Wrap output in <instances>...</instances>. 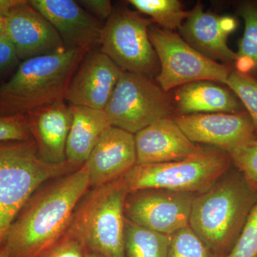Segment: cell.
Masks as SVG:
<instances>
[{"label": "cell", "instance_id": "1", "mask_svg": "<svg viewBox=\"0 0 257 257\" xmlns=\"http://www.w3.org/2000/svg\"><path fill=\"white\" fill-rule=\"evenodd\" d=\"M90 189L85 165L52 179L34 192L10 226L3 246L9 257H37L67 231Z\"/></svg>", "mask_w": 257, "mask_h": 257}, {"label": "cell", "instance_id": "2", "mask_svg": "<svg viewBox=\"0 0 257 257\" xmlns=\"http://www.w3.org/2000/svg\"><path fill=\"white\" fill-rule=\"evenodd\" d=\"M87 52L65 47L24 60L13 77L0 85V116L26 115L64 100L72 77Z\"/></svg>", "mask_w": 257, "mask_h": 257}, {"label": "cell", "instance_id": "3", "mask_svg": "<svg viewBox=\"0 0 257 257\" xmlns=\"http://www.w3.org/2000/svg\"><path fill=\"white\" fill-rule=\"evenodd\" d=\"M81 167L42 160L33 139L0 144V247L10 226L35 191Z\"/></svg>", "mask_w": 257, "mask_h": 257}, {"label": "cell", "instance_id": "4", "mask_svg": "<svg viewBox=\"0 0 257 257\" xmlns=\"http://www.w3.org/2000/svg\"><path fill=\"white\" fill-rule=\"evenodd\" d=\"M128 194L122 177L92 188L82 197L67 232L88 251L104 257H125L124 204Z\"/></svg>", "mask_w": 257, "mask_h": 257}, {"label": "cell", "instance_id": "5", "mask_svg": "<svg viewBox=\"0 0 257 257\" xmlns=\"http://www.w3.org/2000/svg\"><path fill=\"white\" fill-rule=\"evenodd\" d=\"M251 189L227 179L195 196L189 226L217 256L224 257L241 231L253 207Z\"/></svg>", "mask_w": 257, "mask_h": 257}, {"label": "cell", "instance_id": "6", "mask_svg": "<svg viewBox=\"0 0 257 257\" xmlns=\"http://www.w3.org/2000/svg\"><path fill=\"white\" fill-rule=\"evenodd\" d=\"M231 158L220 150L175 162L136 165L122 177L128 193L148 189L200 194L217 182L229 168Z\"/></svg>", "mask_w": 257, "mask_h": 257}, {"label": "cell", "instance_id": "7", "mask_svg": "<svg viewBox=\"0 0 257 257\" xmlns=\"http://www.w3.org/2000/svg\"><path fill=\"white\" fill-rule=\"evenodd\" d=\"M148 34L160 60L157 81L164 92L196 81L225 84L231 72L229 67L202 55L175 32L150 25Z\"/></svg>", "mask_w": 257, "mask_h": 257}, {"label": "cell", "instance_id": "8", "mask_svg": "<svg viewBox=\"0 0 257 257\" xmlns=\"http://www.w3.org/2000/svg\"><path fill=\"white\" fill-rule=\"evenodd\" d=\"M104 111L111 126L135 135L169 117L172 106L166 92L149 77L124 71Z\"/></svg>", "mask_w": 257, "mask_h": 257}, {"label": "cell", "instance_id": "9", "mask_svg": "<svg viewBox=\"0 0 257 257\" xmlns=\"http://www.w3.org/2000/svg\"><path fill=\"white\" fill-rule=\"evenodd\" d=\"M152 21L128 10L113 11L104 26L101 52L125 72L149 75L157 68V57L149 38Z\"/></svg>", "mask_w": 257, "mask_h": 257}, {"label": "cell", "instance_id": "10", "mask_svg": "<svg viewBox=\"0 0 257 257\" xmlns=\"http://www.w3.org/2000/svg\"><path fill=\"white\" fill-rule=\"evenodd\" d=\"M195 196L159 189L130 192L125 200V218L147 229L172 235L189 226Z\"/></svg>", "mask_w": 257, "mask_h": 257}, {"label": "cell", "instance_id": "11", "mask_svg": "<svg viewBox=\"0 0 257 257\" xmlns=\"http://www.w3.org/2000/svg\"><path fill=\"white\" fill-rule=\"evenodd\" d=\"M175 120L192 143L212 145L229 155L256 139L251 118L243 111L182 115Z\"/></svg>", "mask_w": 257, "mask_h": 257}, {"label": "cell", "instance_id": "12", "mask_svg": "<svg viewBox=\"0 0 257 257\" xmlns=\"http://www.w3.org/2000/svg\"><path fill=\"white\" fill-rule=\"evenodd\" d=\"M123 72L100 50L89 51L72 77L65 99L72 106L104 110Z\"/></svg>", "mask_w": 257, "mask_h": 257}, {"label": "cell", "instance_id": "13", "mask_svg": "<svg viewBox=\"0 0 257 257\" xmlns=\"http://www.w3.org/2000/svg\"><path fill=\"white\" fill-rule=\"evenodd\" d=\"M5 33L13 42L20 60L55 53L65 48L54 27L23 0L5 17Z\"/></svg>", "mask_w": 257, "mask_h": 257}, {"label": "cell", "instance_id": "14", "mask_svg": "<svg viewBox=\"0 0 257 257\" xmlns=\"http://www.w3.org/2000/svg\"><path fill=\"white\" fill-rule=\"evenodd\" d=\"M29 3L48 20L67 48L89 52L100 45L103 27L73 0H30Z\"/></svg>", "mask_w": 257, "mask_h": 257}, {"label": "cell", "instance_id": "15", "mask_svg": "<svg viewBox=\"0 0 257 257\" xmlns=\"http://www.w3.org/2000/svg\"><path fill=\"white\" fill-rule=\"evenodd\" d=\"M90 188L121 178L137 165L135 135L110 126L101 135L85 163Z\"/></svg>", "mask_w": 257, "mask_h": 257}, {"label": "cell", "instance_id": "16", "mask_svg": "<svg viewBox=\"0 0 257 257\" xmlns=\"http://www.w3.org/2000/svg\"><path fill=\"white\" fill-rule=\"evenodd\" d=\"M237 24L232 17L219 16L204 12L201 3L189 11L188 18L179 28L184 41L212 60L235 62L236 54L227 45V37Z\"/></svg>", "mask_w": 257, "mask_h": 257}, {"label": "cell", "instance_id": "17", "mask_svg": "<svg viewBox=\"0 0 257 257\" xmlns=\"http://www.w3.org/2000/svg\"><path fill=\"white\" fill-rule=\"evenodd\" d=\"M137 165L175 162L195 156L205 149L186 136L175 119L163 118L135 135Z\"/></svg>", "mask_w": 257, "mask_h": 257}, {"label": "cell", "instance_id": "18", "mask_svg": "<svg viewBox=\"0 0 257 257\" xmlns=\"http://www.w3.org/2000/svg\"><path fill=\"white\" fill-rule=\"evenodd\" d=\"M32 138L39 155L49 163L66 160V145L72 125V106L64 100L57 101L26 114Z\"/></svg>", "mask_w": 257, "mask_h": 257}, {"label": "cell", "instance_id": "19", "mask_svg": "<svg viewBox=\"0 0 257 257\" xmlns=\"http://www.w3.org/2000/svg\"><path fill=\"white\" fill-rule=\"evenodd\" d=\"M177 109L183 115L242 112L243 104L232 91L215 82L196 81L181 86L175 94Z\"/></svg>", "mask_w": 257, "mask_h": 257}, {"label": "cell", "instance_id": "20", "mask_svg": "<svg viewBox=\"0 0 257 257\" xmlns=\"http://www.w3.org/2000/svg\"><path fill=\"white\" fill-rule=\"evenodd\" d=\"M72 109L73 119L66 145V160L82 167L111 124L101 109L82 106H72Z\"/></svg>", "mask_w": 257, "mask_h": 257}, {"label": "cell", "instance_id": "21", "mask_svg": "<svg viewBox=\"0 0 257 257\" xmlns=\"http://www.w3.org/2000/svg\"><path fill=\"white\" fill-rule=\"evenodd\" d=\"M171 235L161 234L125 218V257H168Z\"/></svg>", "mask_w": 257, "mask_h": 257}, {"label": "cell", "instance_id": "22", "mask_svg": "<svg viewBox=\"0 0 257 257\" xmlns=\"http://www.w3.org/2000/svg\"><path fill=\"white\" fill-rule=\"evenodd\" d=\"M239 14L244 21V32L234 63L237 72L248 74L257 71V7L243 5L240 7Z\"/></svg>", "mask_w": 257, "mask_h": 257}, {"label": "cell", "instance_id": "23", "mask_svg": "<svg viewBox=\"0 0 257 257\" xmlns=\"http://www.w3.org/2000/svg\"><path fill=\"white\" fill-rule=\"evenodd\" d=\"M128 3L165 30L179 29L189 12L185 11L179 0H130Z\"/></svg>", "mask_w": 257, "mask_h": 257}, {"label": "cell", "instance_id": "24", "mask_svg": "<svg viewBox=\"0 0 257 257\" xmlns=\"http://www.w3.org/2000/svg\"><path fill=\"white\" fill-rule=\"evenodd\" d=\"M168 257L220 256L213 252L190 226H187L171 235Z\"/></svg>", "mask_w": 257, "mask_h": 257}, {"label": "cell", "instance_id": "25", "mask_svg": "<svg viewBox=\"0 0 257 257\" xmlns=\"http://www.w3.org/2000/svg\"><path fill=\"white\" fill-rule=\"evenodd\" d=\"M225 84L239 98L247 110L257 133V80L248 74L231 71Z\"/></svg>", "mask_w": 257, "mask_h": 257}, {"label": "cell", "instance_id": "26", "mask_svg": "<svg viewBox=\"0 0 257 257\" xmlns=\"http://www.w3.org/2000/svg\"><path fill=\"white\" fill-rule=\"evenodd\" d=\"M226 257H257V199L249 211L239 237Z\"/></svg>", "mask_w": 257, "mask_h": 257}, {"label": "cell", "instance_id": "27", "mask_svg": "<svg viewBox=\"0 0 257 257\" xmlns=\"http://www.w3.org/2000/svg\"><path fill=\"white\" fill-rule=\"evenodd\" d=\"M235 165L242 172L246 184L257 189V140H251L229 155Z\"/></svg>", "mask_w": 257, "mask_h": 257}, {"label": "cell", "instance_id": "28", "mask_svg": "<svg viewBox=\"0 0 257 257\" xmlns=\"http://www.w3.org/2000/svg\"><path fill=\"white\" fill-rule=\"evenodd\" d=\"M31 140L26 115L0 116V144Z\"/></svg>", "mask_w": 257, "mask_h": 257}, {"label": "cell", "instance_id": "29", "mask_svg": "<svg viewBox=\"0 0 257 257\" xmlns=\"http://www.w3.org/2000/svg\"><path fill=\"white\" fill-rule=\"evenodd\" d=\"M88 252L80 239L66 231L60 239L37 257H87Z\"/></svg>", "mask_w": 257, "mask_h": 257}, {"label": "cell", "instance_id": "30", "mask_svg": "<svg viewBox=\"0 0 257 257\" xmlns=\"http://www.w3.org/2000/svg\"><path fill=\"white\" fill-rule=\"evenodd\" d=\"M19 60L14 45L4 32L0 35V74L15 66Z\"/></svg>", "mask_w": 257, "mask_h": 257}, {"label": "cell", "instance_id": "31", "mask_svg": "<svg viewBox=\"0 0 257 257\" xmlns=\"http://www.w3.org/2000/svg\"><path fill=\"white\" fill-rule=\"evenodd\" d=\"M77 3L88 13H92L101 19L108 20L113 13L112 6L109 0H81Z\"/></svg>", "mask_w": 257, "mask_h": 257}, {"label": "cell", "instance_id": "32", "mask_svg": "<svg viewBox=\"0 0 257 257\" xmlns=\"http://www.w3.org/2000/svg\"><path fill=\"white\" fill-rule=\"evenodd\" d=\"M23 0H0V18L7 16L15 6L23 3Z\"/></svg>", "mask_w": 257, "mask_h": 257}, {"label": "cell", "instance_id": "33", "mask_svg": "<svg viewBox=\"0 0 257 257\" xmlns=\"http://www.w3.org/2000/svg\"><path fill=\"white\" fill-rule=\"evenodd\" d=\"M5 28V19L4 18H0V35L4 33Z\"/></svg>", "mask_w": 257, "mask_h": 257}, {"label": "cell", "instance_id": "34", "mask_svg": "<svg viewBox=\"0 0 257 257\" xmlns=\"http://www.w3.org/2000/svg\"><path fill=\"white\" fill-rule=\"evenodd\" d=\"M0 257H9L8 256V253L7 252L6 249H5V248L3 246L0 247Z\"/></svg>", "mask_w": 257, "mask_h": 257}, {"label": "cell", "instance_id": "35", "mask_svg": "<svg viewBox=\"0 0 257 257\" xmlns=\"http://www.w3.org/2000/svg\"><path fill=\"white\" fill-rule=\"evenodd\" d=\"M87 257H104L101 256V255L99 254V253L91 252V251H89L88 252Z\"/></svg>", "mask_w": 257, "mask_h": 257}]
</instances>
